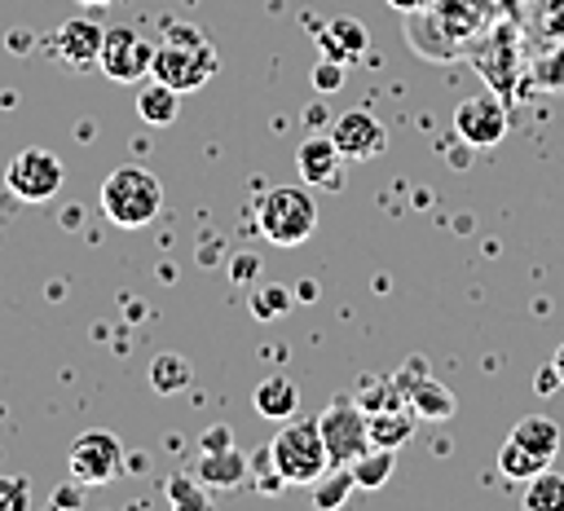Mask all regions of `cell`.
<instances>
[{
	"instance_id": "6da1fadb",
	"label": "cell",
	"mask_w": 564,
	"mask_h": 511,
	"mask_svg": "<svg viewBox=\"0 0 564 511\" xmlns=\"http://www.w3.org/2000/svg\"><path fill=\"white\" fill-rule=\"evenodd\" d=\"M216 70H220V53L212 48V40L198 26H189V22L163 26V40L154 44V66H150L154 79H163L176 93H189V88H203Z\"/></svg>"
},
{
	"instance_id": "7a4b0ae2",
	"label": "cell",
	"mask_w": 564,
	"mask_h": 511,
	"mask_svg": "<svg viewBox=\"0 0 564 511\" xmlns=\"http://www.w3.org/2000/svg\"><path fill=\"white\" fill-rule=\"evenodd\" d=\"M101 211L119 225V229H141V225H150L154 216H159V207H163V185H159V176L154 172H145V167H137V163H123V167H115L106 181H101Z\"/></svg>"
},
{
	"instance_id": "3957f363",
	"label": "cell",
	"mask_w": 564,
	"mask_h": 511,
	"mask_svg": "<svg viewBox=\"0 0 564 511\" xmlns=\"http://www.w3.org/2000/svg\"><path fill=\"white\" fill-rule=\"evenodd\" d=\"M256 229L273 247H300L317 229V203L308 185H273L256 203Z\"/></svg>"
},
{
	"instance_id": "277c9868",
	"label": "cell",
	"mask_w": 564,
	"mask_h": 511,
	"mask_svg": "<svg viewBox=\"0 0 564 511\" xmlns=\"http://www.w3.org/2000/svg\"><path fill=\"white\" fill-rule=\"evenodd\" d=\"M269 454H273V467L286 485H313L330 467L317 418H295V414L282 418V432L273 436Z\"/></svg>"
},
{
	"instance_id": "5b68a950",
	"label": "cell",
	"mask_w": 564,
	"mask_h": 511,
	"mask_svg": "<svg viewBox=\"0 0 564 511\" xmlns=\"http://www.w3.org/2000/svg\"><path fill=\"white\" fill-rule=\"evenodd\" d=\"M317 427H322L330 463H352L370 449V427H366V410L357 396H330V405L317 414Z\"/></svg>"
},
{
	"instance_id": "8992f818",
	"label": "cell",
	"mask_w": 564,
	"mask_h": 511,
	"mask_svg": "<svg viewBox=\"0 0 564 511\" xmlns=\"http://www.w3.org/2000/svg\"><path fill=\"white\" fill-rule=\"evenodd\" d=\"M66 172H62V159L31 145V150H18L4 167V189L18 198V203H48L57 198Z\"/></svg>"
},
{
	"instance_id": "52a82bcc",
	"label": "cell",
	"mask_w": 564,
	"mask_h": 511,
	"mask_svg": "<svg viewBox=\"0 0 564 511\" xmlns=\"http://www.w3.org/2000/svg\"><path fill=\"white\" fill-rule=\"evenodd\" d=\"M66 467H70V476L88 489V485H115V480L123 476L128 458H123L119 436L106 432V427H97V432L75 436V445H70V454H66Z\"/></svg>"
},
{
	"instance_id": "ba28073f",
	"label": "cell",
	"mask_w": 564,
	"mask_h": 511,
	"mask_svg": "<svg viewBox=\"0 0 564 511\" xmlns=\"http://www.w3.org/2000/svg\"><path fill=\"white\" fill-rule=\"evenodd\" d=\"M97 66L119 84H141L150 75V66H154V44L132 26H110L106 40H101Z\"/></svg>"
},
{
	"instance_id": "9c48e42d",
	"label": "cell",
	"mask_w": 564,
	"mask_h": 511,
	"mask_svg": "<svg viewBox=\"0 0 564 511\" xmlns=\"http://www.w3.org/2000/svg\"><path fill=\"white\" fill-rule=\"evenodd\" d=\"M454 132L467 141V145H498L507 137V106L494 97V93H471L454 106Z\"/></svg>"
},
{
	"instance_id": "30bf717a",
	"label": "cell",
	"mask_w": 564,
	"mask_h": 511,
	"mask_svg": "<svg viewBox=\"0 0 564 511\" xmlns=\"http://www.w3.org/2000/svg\"><path fill=\"white\" fill-rule=\"evenodd\" d=\"M330 141L339 145V154H344L348 163H366V159L383 154L388 128H383L370 110H348V115H339V119L330 123Z\"/></svg>"
},
{
	"instance_id": "8fae6325",
	"label": "cell",
	"mask_w": 564,
	"mask_h": 511,
	"mask_svg": "<svg viewBox=\"0 0 564 511\" xmlns=\"http://www.w3.org/2000/svg\"><path fill=\"white\" fill-rule=\"evenodd\" d=\"M101 40H106V31H101L93 18H66V22L53 31L57 57H62L66 66H75V70H93V66H97Z\"/></svg>"
},
{
	"instance_id": "7c38bea8",
	"label": "cell",
	"mask_w": 564,
	"mask_h": 511,
	"mask_svg": "<svg viewBox=\"0 0 564 511\" xmlns=\"http://www.w3.org/2000/svg\"><path fill=\"white\" fill-rule=\"evenodd\" d=\"M339 145L326 137H308L300 150H295V167L304 176V185H339Z\"/></svg>"
},
{
	"instance_id": "4fadbf2b",
	"label": "cell",
	"mask_w": 564,
	"mask_h": 511,
	"mask_svg": "<svg viewBox=\"0 0 564 511\" xmlns=\"http://www.w3.org/2000/svg\"><path fill=\"white\" fill-rule=\"evenodd\" d=\"M414 410L410 401L401 405H388V410H370L366 414V427H370V445H383V449H401L410 436H414Z\"/></svg>"
},
{
	"instance_id": "5bb4252c",
	"label": "cell",
	"mask_w": 564,
	"mask_h": 511,
	"mask_svg": "<svg viewBox=\"0 0 564 511\" xmlns=\"http://www.w3.org/2000/svg\"><path fill=\"white\" fill-rule=\"evenodd\" d=\"M194 476H198L207 489H234V485H242V476H247V454L234 449V445H225V449H203Z\"/></svg>"
},
{
	"instance_id": "9a60e30c",
	"label": "cell",
	"mask_w": 564,
	"mask_h": 511,
	"mask_svg": "<svg viewBox=\"0 0 564 511\" xmlns=\"http://www.w3.org/2000/svg\"><path fill=\"white\" fill-rule=\"evenodd\" d=\"M317 44L330 62H357L366 53V26L357 18H330L322 31H317Z\"/></svg>"
},
{
	"instance_id": "2e32d148",
	"label": "cell",
	"mask_w": 564,
	"mask_h": 511,
	"mask_svg": "<svg viewBox=\"0 0 564 511\" xmlns=\"http://www.w3.org/2000/svg\"><path fill=\"white\" fill-rule=\"evenodd\" d=\"M511 441L516 445H524L529 454H538V458H555L560 454V441H564V432H560V423L555 418H546V414H524L516 427H511Z\"/></svg>"
},
{
	"instance_id": "e0dca14e",
	"label": "cell",
	"mask_w": 564,
	"mask_h": 511,
	"mask_svg": "<svg viewBox=\"0 0 564 511\" xmlns=\"http://www.w3.org/2000/svg\"><path fill=\"white\" fill-rule=\"evenodd\" d=\"M251 405H256L260 418H291L295 405H300V388L286 374H269V379H260Z\"/></svg>"
},
{
	"instance_id": "ac0fdd59",
	"label": "cell",
	"mask_w": 564,
	"mask_h": 511,
	"mask_svg": "<svg viewBox=\"0 0 564 511\" xmlns=\"http://www.w3.org/2000/svg\"><path fill=\"white\" fill-rule=\"evenodd\" d=\"M405 401H410V410H414L419 418H432V423H441V418L454 414V392H449L445 383H436L432 374L414 379V383L405 388Z\"/></svg>"
},
{
	"instance_id": "d6986e66",
	"label": "cell",
	"mask_w": 564,
	"mask_h": 511,
	"mask_svg": "<svg viewBox=\"0 0 564 511\" xmlns=\"http://www.w3.org/2000/svg\"><path fill=\"white\" fill-rule=\"evenodd\" d=\"M137 115L150 123V128H167L176 119V88H167L163 79H141L137 88Z\"/></svg>"
},
{
	"instance_id": "ffe728a7",
	"label": "cell",
	"mask_w": 564,
	"mask_h": 511,
	"mask_svg": "<svg viewBox=\"0 0 564 511\" xmlns=\"http://www.w3.org/2000/svg\"><path fill=\"white\" fill-rule=\"evenodd\" d=\"M348 467H352L357 489H383V485H388V476H392V467H397V449L370 445V449H366L361 458H352Z\"/></svg>"
},
{
	"instance_id": "44dd1931",
	"label": "cell",
	"mask_w": 564,
	"mask_h": 511,
	"mask_svg": "<svg viewBox=\"0 0 564 511\" xmlns=\"http://www.w3.org/2000/svg\"><path fill=\"white\" fill-rule=\"evenodd\" d=\"M189 379H194V370H189V361H185L181 352H159V357L150 361V388L163 392V396L189 388Z\"/></svg>"
},
{
	"instance_id": "7402d4cb",
	"label": "cell",
	"mask_w": 564,
	"mask_h": 511,
	"mask_svg": "<svg viewBox=\"0 0 564 511\" xmlns=\"http://www.w3.org/2000/svg\"><path fill=\"white\" fill-rule=\"evenodd\" d=\"M357 489V480H352V467L348 463H330L317 480H313V502L322 507V511H330V507H339L348 493Z\"/></svg>"
},
{
	"instance_id": "603a6c76",
	"label": "cell",
	"mask_w": 564,
	"mask_h": 511,
	"mask_svg": "<svg viewBox=\"0 0 564 511\" xmlns=\"http://www.w3.org/2000/svg\"><path fill=\"white\" fill-rule=\"evenodd\" d=\"M524 511H564V476L560 471H538L524 485Z\"/></svg>"
},
{
	"instance_id": "cb8c5ba5",
	"label": "cell",
	"mask_w": 564,
	"mask_h": 511,
	"mask_svg": "<svg viewBox=\"0 0 564 511\" xmlns=\"http://www.w3.org/2000/svg\"><path fill=\"white\" fill-rule=\"evenodd\" d=\"M551 463L546 458H538V454H529L524 445H516L511 436L502 441V449H498V471L502 476H511V480H529V476H538V471H546Z\"/></svg>"
},
{
	"instance_id": "d4e9b609",
	"label": "cell",
	"mask_w": 564,
	"mask_h": 511,
	"mask_svg": "<svg viewBox=\"0 0 564 511\" xmlns=\"http://www.w3.org/2000/svg\"><path fill=\"white\" fill-rule=\"evenodd\" d=\"M163 493H167V502H172V507H185V511H207V485H203L194 471H172Z\"/></svg>"
},
{
	"instance_id": "484cf974",
	"label": "cell",
	"mask_w": 564,
	"mask_h": 511,
	"mask_svg": "<svg viewBox=\"0 0 564 511\" xmlns=\"http://www.w3.org/2000/svg\"><path fill=\"white\" fill-rule=\"evenodd\" d=\"M31 489L22 476H0V511H26Z\"/></svg>"
},
{
	"instance_id": "4316f807",
	"label": "cell",
	"mask_w": 564,
	"mask_h": 511,
	"mask_svg": "<svg viewBox=\"0 0 564 511\" xmlns=\"http://www.w3.org/2000/svg\"><path fill=\"white\" fill-rule=\"evenodd\" d=\"M286 304H291V300H286L282 286H269V291L256 295V313H260V317H278V313H286Z\"/></svg>"
},
{
	"instance_id": "83f0119b",
	"label": "cell",
	"mask_w": 564,
	"mask_h": 511,
	"mask_svg": "<svg viewBox=\"0 0 564 511\" xmlns=\"http://www.w3.org/2000/svg\"><path fill=\"white\" fill-rule=\"evenodd\" d=\"M339 79H344V62H330V57H326V62H322V66L313 70V84H317L322 93L339 88Z\"/></svg>"
},
{
	"instance_id": "f1b7e54d",
	"label": "cell",
	"mask_w": 564,
	"mask_h": 511,
	"mask_svg": "<svg viewBox=\"0 0 564 511\" xmlns=\"http://www.w3.org/2000/svg\"><path fill=\"white\" fill-rule=\"evenodd\" d=\"M48 502H53V507H79V502H84V485L70 476V485H57Z\"/></svg>"
},
{
	"instance_id": "f546056e",
	"label": "cell",
	"mask_w": 564,
	"mask_h": 511,
	"mask_svg": "<svg viewBox=\"0 0 564 511\" xmlns=\"http://www.w3.org/2000/svg\"><path fill=\"white\" fill-rule=\"evenodd\" d=\"M546 35H564V0H551V9H546Z\"/></svg>"
},
{
	"instance_id": "4dcf8cb0",
	"label": "cell",
	"mask_w": 564,
	"mask_h": 511,
	"mask_svg": "<svg viewBox=\"0 0 564 511\" xmlns=\"http://www.w3.org/2000/svg\"><path fill=\"white\" fill-rule=\"evenodd\" d=\"M555 388H564V379L555 374V366H542V374H538V392L546 396V392H555Z\"/></svg>"
},
{
	"instance_id": "1f68e13d",
	"label": "cell",
	"mask_w": 564,
	"mask_h": 511,
	"mask_svg": "<svg viewBox=\"0 0 564 511\" xmlns=\"http://www.w3.org/2000/svg\"><path fill=\"white\" fill-rule=\"evenodd\" d=\"M225 445H229V427H212L203 436V449H225Z\"/></svg>"
},
{
	"instance_id": "d6a6232c",
	"label": "cell",
	"mask_w": 564,
	"mask_h": 511,
	"mask_svg": "<svg viewBox=\"0 0 564 511\" xmlns=\"http://www.w3.org/2000/svg\"><path fill=\"white\" fill-rule=\"evenodd\" d=\"M551 366H555V374H560V379H564V344H560V348H555V357H551Z\"/></svg>"
},
{
	"instance_id": "836d02e7",
	"label": "cell",
	"mask_w": 564,
	"mask_h": 511,
	"mask_svg": "<svg viewBox=\"0 0 564 511\" xmlns=\"http://www.w3.org/2000/svg\"><path fill=\"white\" fill-rule=\"evenodd\" d=\"M79 4H88V9H101V4H115V0H79Z\"/></svg>"
}]
</instances>
